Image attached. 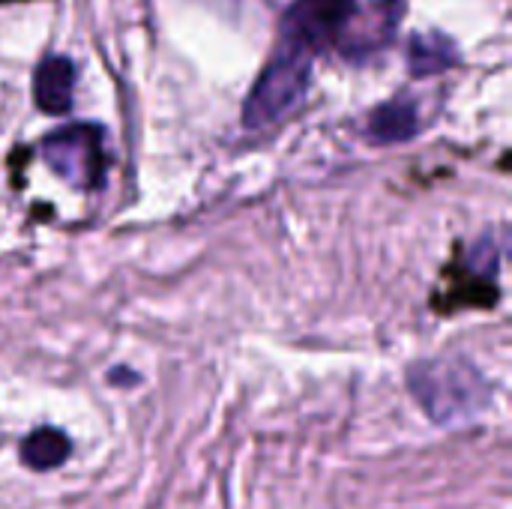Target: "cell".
<instances>
[{"instance_id":"6da1fadb","label":"cell","mask_w":512,"mask_h":509,"mask_svg":"<svg viewBox=\"0 0 512 509\" xmlns=\"http://www.w3.org/2000/svg\"><path fill=\"white\" fill-rule=\"evenodd\" d=\"M408 387L441 426H459L486 411L492 390L468 360H426L408 372Z\"/></svg>"},{"instance_id":"7a4b0ae2","label":"cell","mask_w":512,"mask_h":509,"mask_svg":"<svg viewBox=\"0 0 512 509\" xmlns=\"http://www.w3.org/2000/svg\"><path fill=\"white\" fill-rule=\"evenodd\" d=\"M312 57L315 54L309 48H303L291 39H282L279 51L264 66L252 93L246 96V105H243L246 129H264V126L276 123L282 114H288L303 99V93L309 87Z\"/></svg>"},{"instance_id":"3957f363","label":"cell","mask_w":512,"mask_h":509,"mask_svg":"<svg viewBox=\"0 0 512 509\" xmlns=\"http://www.w3.org/2000/svg\"><path fill=\"white\" fill-rule=\"evenodd\" d=\"M48 168L75 189H99L105 180V132L93 123L66 126L45 138Z\"/></svg>"},{"instance_id":"277c9868","label":"cell","mask_w":512,"mask_h":509,"mask_svg":"<svg viewBox=\"0 0 512 509\" xmlns=\"http://www.w3.org/2000/svg\"><path fill=\"white\" fill-rule=\"evenodd\" d=\"M354 6V0H294L282 21V39H291L318 54L336 42Z\"/></svg>"},{"instance_id":"5b68a950","label":"cell","mask_w":512,"mask_h":509,"mask_svg":"<svg viewBox=\"0 0 512 509\" xmlns=\"http://www.w3.org/2000/svg\"><path fill=\"white\" fill-rule=\"evenodd\" d=\"M399 18H402V0H378V3H369L366 9L354 6L336 42L345 57L366 60L378 54L396 36Z\"/></svg>"},{"instance_id":"8992f818","label":"cell","mask_w":512,"mask_h":509,"mask_svg":"<svg viewBox=\"0 0 512 509\" xmlns=\"http://www.w3.org/2000/svg\"><path fill=\"white\" fill-rule=\"evenodd\" d=\"M75 66L69 57H48L33 75V99L45 114H66L72 108Z\"/></svg>"},{"instance_id":"52a82bcc","label":"cell","mask_w":512,"mask_h":509,"mask_svg":"<svg viewBox=\"0 0 512 509\" xmlns=\"http://www.w3.org/2000/svg\"><path fill=\"white\" fill-rule=\"evenodd\" d=\"M420 126L417 117V105L411 99H393L384 102L381 108H375L372 120H369V132L375 141L384 144H396V141H408Z\"/></svg>"},{"instance_id":"ba28073f","label":"cell","mask_w":512,"mask_h":509,"mask_svg":"<svg viewBox=\"0 0 512 509\" xmlns=\"http://www.w3.org/2000/svg\"><path fill=\"white\" fill-rule=\"evenodd\" d=\"M72 453V441L51 426H42L36 432H30L21 444V462L33 471H51L60 468Z\"/></svg>"},{"instance_id":"9c48e42d","label":"cell","mask_w":512,"mask_h":509,"mask_svg":"<svg viewBox=\"0 0 512 509\" xmlns=\"http://www.w3.org/2000/svg\"><path fill=\"white\" fill-rule=\"evenodd\" d=\"M408 63H411V72L417 78L438 75V72H444V69H450L456 63V45L441 33H420V36L411 39Z\"/></svg>"}]
</instances>
